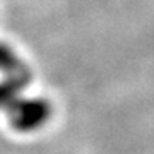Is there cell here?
Masks as SVG:
<instances>
[{"instance_id": "3957f363", "label": "cell", "mask_w": 154, "mask_h": 154, "mask_svg": "<svg viewBox=\"0 0 154 154\" xmlns=\"http://www.w3.org/2000/svg\"><path fill=\"white\" fill-rule=\"evenodd\" d=\"M24 89L26 88H22L21 84L2 79L0 81V111H7L17 99H21Z\"/></svg>"}, {"instance_id": "7a4b0ae2", "label": "cell", "mask_w": 154, "mask_h": 154, "mask_svg": "<svg viewBox=\"0 0 154 154\" xmlns=\"http://www.w3.org/2000/svg\"><path fill=\"white\" fill-rule=\"evenodd\" d=\"M0 74L2 79L21 84L22 88H28L33 81V72L28 63L5 43H0Z\"/></svg>"}, {"instance_id": "6da1fadb", "label": "cell", "mask_w": 154, "mask_h": 154, "mask_svg": "<svg viewBox=\"0 0 154 154\" xmlns=\"http://www.w3.org/2000/svg\"><path fill=\"white\" fill-rule=\"evenodd\" d=\"M11 125L17 132L31 134L43 128L51 118L53 108L45 98H26L22 96L5 111Z\"/></svg>"}]
</instances>
